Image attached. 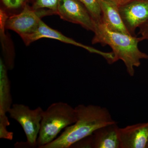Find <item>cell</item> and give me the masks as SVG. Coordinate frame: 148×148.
I'll use <instances>...</instances> for the list:
<instances>
[{
  "mask_svg": "<svg viewBox=\"0 0 148 148\" xmlns=\"http://www.w3.org/2000/svg\"><path fill=\"white\" fill-rule=\"evenodd\" d=\"M75 108L76 121L65 128L59 137L40 148H70L77 141L92 135L98 128L116 122L104 107L80 104Z\"/></svg>",
  "mask_w": 148,
  "mask_h": 148,
  "instance_id": "6da1fadb",
  "label": "cell"
},
{
  "mask_svg": "<svg viewBox=\"0 0 148 148\" xmlns=\"http://www.w3.org/2000/svg\"><path fill=\"white\" fill-rule=\"evenodd\" d=\"M92 40V44L100 43L108 45L112 48L115 62L121 60L124 63L127 73L130 76L135 75V67L141 65L142 59H148V55L141 51L138 43L143 40L141 37L114 32L103 23L96 24Z\"/></svg>",
  "mask_w": 148,
  "mask_h": 148,
  "instance_id": "7a4b0ae2",
  "label": "cell"
},
{
  "mask_svg": "<svg viewBox=\"0 0 148 148\" xmlns=\"http://www.w3.org/2000/svg\"><path fill=\"white\" fill-rule=\"evenodd\" d=\"M76 120L75 108L68 103L59 102L51 104L44 111L37 146L40 148L53 141L62 130L74 124Z\"/></svg>",
  "mask_w": 148,
  "mask_h": 148,
  "instance_id": "3957f363",
  "label": "cell"
},
{
  "mask_svg": "<svg viewBox=\"0 0 148 148\" xmlns=\"http://www.w3.org/2000/svg\"><path fill=\"white\" fill-rule=\"evenodd\" d=\"M44 111L40 107L31 110L22 104H13L9 111L11 118L16 121L23 128L27 137L25 144L31 147L37 146Z\"/></svg>",
  "mask_w": 148,
  "mask_h": 148,
  "instance_id": "277c9868",
  "label": "cell"
},
{
  "mask_svg": "<svg viewBox=\"0 0 148 148\" xmlns=\"http://www.w3.org/2000/svg\"><path fill=\"white\" fill-rule=\"evenodd\" d=\"M52 14H55L49 10L35 9L26 4L20 13L8 16L5 26L20 36L30 34L36 31L42 17Z\"/></svg>",
  "mask_w": 148,
  "mask_h": 148,
  "instance_id": "5b68a950",
  "label": "cell"
},
{
  "mask_svg": "<svg viewBox=\"0 0 148 148\" xmlns=\"http://www.w3.org/2000/svg\"><path fill=\"white\" fill-rule=\"evenodd\" d=\"M20 37L26 45H29L34 42L43 38L58 40L62 42L82 48L90 53L101 55L106 59L109 64H112L114 63V58L112 52H104L76 41L73 39L64 36L61 32L50 28L42 20L40 21L38 27L36 32L30 34L23 35Z\"/></svg>",
  "mask_w": 148,
  "mask_h": 148,
  "instance_id": "8992f818",
  "label": "cell"
},
{
  "mask_svg": "<svg viewBox=\"0 0 148 148\" xmlns=\"http://www.w3.org/2000/svg\"><path fill=\"white\" fill-rule=\"evenodd\" d=\"M56 14L65 21L79 24L88 31L95 32L96 23L79 0H60Z\"/></svg>",
  "mask_w": 148,
  "mask_h": 148,
  "instance_id": "52a82bcc",
  "label": "cell"
},
{
  "mask_svg": "<svg viewBox=\"0 0 148 148\" xmlns=\"http://www.w3.org/2000/svg\"><path fill=\"white\" fill-rule=\"evenodd\" d=\"M126 29L132 36L135 30L148 20V0H133L119 8Z\"/></svg>",
  "mask_w": 148,
  "mask_h": 148,
  "instance_id": "ba28073f",
  "label": "cell"
},
{
  "mask_svg": "<svg viewBox=\"0 0 148 148\" xmlns=\"http://www.w3.org/2000/svg\"><path fill=\"white\" fill-rule=\"evenodd\" d=\"M120 148H146L148 140V122L119 129Z\"/></svg>",
  "mask_w": 148,
  "mask_h": 148,
  "instance_id": "9c48e42d",
  "label": "cell"
},
{
  "mask_svg": "<svg viewBox=\"0 0 148 148\" xmlns=\"http://www.w3.org/2000/svg\"><path fill=\"white\" fill-rule=\"evenodd\" d=\"M99 2L102 12L101 22L112 31L131 35L125 26L119 8L108 0H99Z\"/></svg>",
  "mask_w": 148,
  "mask_h": 148,
  "instance_id": "30bf717a",
  "label": "cell"
},
{
  "mask_svg": "<svg viewBox=\"0 0 148 148\" xmlns=\"http://www.w3.org/2000/svg\"><path fill=\"white\" fill-rule=\"evenodd\" d=\"M117 123L103 126L93 133V148H120Z\"/></svg>",
  "mask_w": 148,
  "mask_h": 148,
  "instance_id": "8fae6325",
  "label": "cell"
},
{
  "mask_svg": "<svg viewBox=\"0 0 148 148\" xmlns=\"http://www.w3.org/2000/svg\"><path fill=\"white\" fill-rule=\"evenodd\" d=\"M3 58H0V115L6 114L12 106L10 83Z\"/></svg>",
  "mask_w": 148,
  "mask_h": 148,
  "instance_id": "7c38bea8",
  "label": "cell"
},
{
  "mask_svg": "<svg viewBox=\"0 0 148 148\" xmlns=\"http://www.w3.org/2000/svg\"><path fill=\"white\" fill-rule=\"evenodd\" d=\"M86 8L96 24L102 21V12L99 0H79Z\"/></svg>",
  "mask_w": 148,
  "mask_h": 148,
  "instance_id": "4fadbf2b",
  "label": "cell"
},
{
  "mask_svg": "<svg viewBox=\"0 0 148 148\" xmlns=\"http://www.w3.org/2000/svg\"><path fill=\"white\" fill-rule=\"evenodd\" d=\"M60 0H34L32 7L35 9H47L56 14L57 7Z\"/></svg>",
  "mask_w": 148,
  "mask_h": 148,
  "instance_id": "5bb4252c",
  "label": "cell"
},
{
  "mask_svg": "<svg viewBox=\"0 0 148 148\" xmlns=\"http://www.w3.org/2000/svg\"><path fill=\"white\" fill-rule=\"evenodd\" d=\"M73 148H93V134L77 141L71 146Z\"/></svg>",
  "mask_w": 148,
  "mask_h": 148,
  "instance_id": "9a60e30c",
  "label": "cell"
},
{
  "mask_svg": "<svg viewBox=\"0 0 148 148\" xmlns=\"http://www.w3.org/2000/svg\"><path fill=\"white\" fill-rule=\"evenodd\" d=\"M6 8L10 10L17 9L24 7L25 0H1Z\"/></svg>",
  "mask_w": 148,
  "mask_h": 148,
  "instance_id": "2e32d148",
  "label": "cell"
},
{
  "mask_svg": "<svg viewBox=\"0 0 148 148\" xmlns=\"http://www.w3.org/2000/svg\"><path fill=\"white\" fill-rule=\"evenodd\" d=\"M139 34L143 40H148V20L139 27Z\"/></svg>",
  "mask_w": 148,
  "mask_h": 148,
  "instance_id": "e0dca14e",
  "label": "cell"
},
{
  "mask_svg": "<svg viewBox=\"0 0 148 148\" xmlns=\"http://www.w3.org/2000/svg\"><path fill=\"white\" fill-rule=\"evenodd\" d=\"M108 1L114 3L119 8L127 4L130 2L132 1L133 0H108Z\"/></svg>",
  "mask_w": 148,
  "mask_h": 148,
  "instance_id": "ac0fdd59",
  "label": "cell"
},
{
  "mask_svg": "<svg viewBox=\"0 0 148 148\" xmlns=\"http://www.w3.org/2000/svg\"><path fill=\"white\" fill-rule=\"evenodd\" d=\"M146 148H148V140L147 143V146H146Z\"/></svg>",
  "mask_w": 148,
  "mask_h": 148,
  "instance_id": "d6986e66",
  "label": "cell"
}]
</instances>
